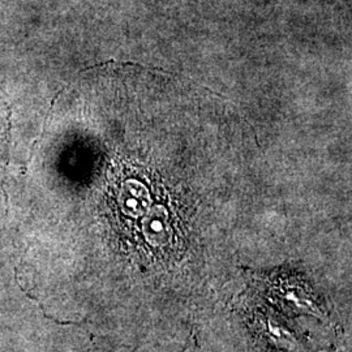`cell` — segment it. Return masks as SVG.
Here are the masks:
<instances>
[{"label":"cell","mask_w":352,"mask_h":352,"mask_svg":"<svg viewBox=\"0 0 352 352\" xmlns=\"http://www.w3.org/2000/svg\"><path fill=\"white\" fill-rule=\"evenodd\" d=\"M144 231L148 240L161 245L167 240V223H166V213L162 209H155L153 213L148 215L144 222Z\"/></svg>","instance_id":"cell-1"},{"label":"cell","mask_w":352,"mask_h":352,"mask_svg":"<svg viewBox=\"0 0 352 352\" xmlns=\"http://www.w3.org/2000/svg\"><path fill=\"white\" fill-rule=\"evenodd\" d=\"M122 208L126 213L131 215H139L142 213L148 205L146 193L138 187H129L122 195Z\"/></svg>","instance_id":"cell-2"}]
</instances>
